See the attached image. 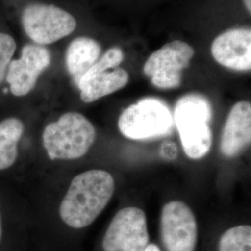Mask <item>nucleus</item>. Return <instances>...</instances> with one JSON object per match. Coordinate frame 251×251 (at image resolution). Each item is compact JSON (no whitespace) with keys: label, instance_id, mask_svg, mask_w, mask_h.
<instances>
[{"label":"nucleus","instance_id":"2eb2a0df","mask_svg":"<svg viewBox=\"0 0 251 251\" xmlns=\"http://www.w3.org/2000/svg\"><path fill=\"white\" fill-rule=\"evenodd\" d=\"M217 251H251V225H236L225 230L218 239Z\"/></svg>","mask_w":251,"mask_h":251},{"label":"nucleus","instance_id":"aec40b11","mask_svg":"<svg viewBox=\"0 0 251 251\" xmlns=\"http://www.w3.org/2000/svg\"><path fill=\"white\" fill-rule=\"evenodd\" d=\"M243 1H244V4L248 9V11L251 13V0H243Z\"/></svg>","mask_w":251,"mask_h":251},{"label":"nucleus","instance_id":"f3484780","mask_svg":"<svg viewBox=\"0 0 251 251\" xmlns=\"http://www.w3.org/2000/svg\"><path fill=\"white\" fill-rule=\"evenodd\" d=\"M16 50V42L13 37L5 33H0V84L7 75L9 64Z\"/></svg>","mask_w":251,"mask_h":251},{"label":"nucleus","instance_id":"f03ea898","mask_svg":"<svg viewBox=\"0 0 251 251\" xmlns=\"http://www.w3.org/2000/svg\"><path fill=\"white\" fill-rule=\"evenodd\" d=\"M211 117V105L202 95L183 96L175 106L173 121L179 131L183 150L192 159H200L210 150Z\"/></svg>","mask_w":251,"mask_h":251},{"label":"nucleus","instance_id":"0eeeda50","mask_svg":"<svg viewBox=\"0 0 251 251\" xmlns=\"http://www.w3.org/2000/svg\"><path fill=\"white\" fill-rule=\"evenodd\" d=\"M160 241L164 251H196L198 227L196 216L181 201H171L163 206Z\"/></svg>","mask_w":251,"mask_h":251},{"label":"nucleus","instance_id":"6ab92c4d","mask_svg":"<svg viewBox=\"0 0 251 251\" xmlns=\"http://www.w3.org/2000/svg\"><path fill=\"white\" fill-rule=\"evenodd\" d=\"M144 251H162L161 248L158 246V245H156V244H154V243H150L147 247H146V249L144 250Z\"/></svg>","mask_w":251,"mask_h":251},{"label":"nucleus","instance_id":"39448f33","mask_svg":"<svg viewBox=\"0 0 251 251\" xmlns=\"http://www.w3.org/2000/svg\"><path fill=\"white\" fill-rule=\"evenodd\" d=\"M22 25L30 39L38 45H49L69 36L76 21L64 9L54 5L35 3L22 13Z\"/></svg>","mask_w":251,"mask_h":251},{"label":"nucleus","instance_id":"1a4fd4ad","mask_svg":"<svg viewBox=\"0 0 251 251\" xmlns=\"http://www.w3.org/2000/svg\"><path fill=\"white\" fill-rule=\"evenodd\" d=\"M50 63V53L46 48L32 44L25 46L21 57L9 63L6 75L12 95L23 97L30 93Z\"/></svg>","mask_w":251,"mask_h":251},{"label":"nucleus","instance_id":"9d476101","mask_svg":"<svg viewBox=\"0 0 251 251\" xmlns=\"http://www.w3.org/2000/svg\"><path fill=\"white\" fill-rule=\"evenodd\" d=\"M217 63L235 71L251 69V31L232 29L217 36L211 45Z\"/></svg>","mask_w":251,"mask_h":251},{"label":"nucleus","instance_id":"9b49d317","mask_svg":"<svg viewBox=\"0 0 251 251\" xmlns=\"http://www.w3.org/2000/svg\"><path fill=\"white\" fill-rule=\"evenodd\" d=\"M251 142V102L238 101L227 117L222 134L221 151L227 157H234L242 152Z\"/></svg>","mask_w":251,"mask_h":251},{"label":"nucleus","instance_id":"7ed1b4c3","mask_svg":"<svg viewBox=\"0 0 251 251\" xmlns=\"http://www.w3.org/2000/svg\"><path fill=\"white\" fill-rule=\"evenodd\" d=\"M96 139L90 120L79 113H65L43 132V145L51 160H74L89 152Z\"/></svg>","mask_w":251,"mask_h":251},{"label":"nucleus","instance_id":"423d86ee","mask_svg":"<svg viewBox=\"0 0 251 251\" xmlns=\"http://www.w3.org/2000/svg\"><path fill=\"white\" fill-rule=\"evenodd\" d=\"M150 244L146 216L141 208L119 210L102 236V251H144Z\"/></svg>","mask_w":251,"mask_h":251},{"label":"nucleus","instance_id":"dca6fc26","mask_svg":"<svg viewBox=\"0 0 251 251\" xmlns=\"http://www.w3.org/2000/svg\"><path fill=\"white\" fill-rule=\"evenodd\" d=\"M123 59L124 54L119 48H111L99 58V60L94 63V65L85 75H92L96 73L116 69L119 66V64L123 62Z\"/></svg>","mask_w":251,"mask_h":251},{"label":"nucleus","instance_id":"ddd939ff","mask_svg":"<svg viewBox=\"0 0 251 251\" xmlns=\"http://www.w3.org/2000/svg\"><path fill=\"white\" fill-rule=\"evenodd\" d=\"M100 51L99 42L90 37L80 36L71 42L66 51L65 63L68 72L76 85L81 77L99 60Z\"/></svg>","mask_w":251,"mask_h":251},{"label":"nucleus","instance_id":"4468645a","mask_svg":"<svg viewBox=\"0 0 251 251\" xmlns=\"http://www.w3.org/2000/svg\"><path fill=\"white\" fill-rule=\"evenodd\" d=\"M25 132V125L17 117L0 122V171L12 167L18 157V144Z\"/></svg>","mask_w":251,"mask_h":251},{"label":"nucleus","instance_id":"f8f14e48","mask_svg":"<svg viewBox=\"0 0 251 251\" xmlns=\"http://www.w3.org/2000/svg\"><path fill=\"white\" fill-rule=\"evenodd\" d=\"M129 80L128 73L123 68L84 75L77 83L80 90V98L90 103L123 89Z\"/></svg>","mask_w":251,"mask_h":251},{"label":"nucleus","instance_id":"6e6552de","mask_svg":"<svg viewBox=\"0 0 251 251\" xmlns=\"http://www.w3.org/2000/svg\"><path fill=\"white\" fill-rule=\"evenodd\" d=\"M195 55L188 43L175 40L163 46L144 63V73L159 89H175L181 82V71L187 68Z\"/></svg>","mask_w":251,"mask_h":251},{"label":"nucleus","instance_id":"f257e3e1","mask_svg":"<svg viewBox=\"0 0 251 251\" xmlns=\"http://www.w3.org/2000/svg\"><path fill=\"white\" fill-rule=\"evenodd\" d=\"M115 192V180L107 171L92 170L73 179L60 206V218L73 230L92 225Z\"/></svg>","mask_w":251,"mask_h":251},{"label":"nucleus","instance_id":"20e7f679","mask_svg":"<svg viewBox=\"0 0 251 251\" xmlns=\"http://www.w3.org/2000/svg\"><path fill=\"white\" fill-rule=\"evenodd\" d=\"M174 124L169 107L161 100H141L126 108L118 120L122 134L131 140H144L169 134Z\"/></svg>","mask_w":251,"mask_h":251},{"label":"nucleus","instance_id":"a211bd4d","mask_svg":"<svg viewBox=\"0 0 251 251\" xmlns=\"http://www.w3.org/2000/svg\"><path fill=\"white\" fill-rule=\"evenodd\" d=\"M4 241H5V231H4L3 222H2V217L0 213V251L2 250V248L4 246Z\"/></svg>","mask_w":251,"mask_h":251}]
</instances>
